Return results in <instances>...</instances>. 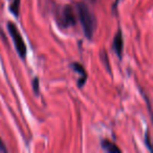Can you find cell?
<instances>
[{
    "label": "cell",
    "mask_w": 153,
    "mask_h": 153,
    "mask_svg": "<svg viewBox=\"0 0 153 153\" xmlns=\"http://www.w3.org/2000/svg\"><path fill=\"white\" fill-rule=\"evenodd\" d=\"M59 23L60 25L64 26V27H69V26L76 25V18L71 5H66V7H63L59 19Z\"/></svg>",
    "instance_id": "obj_3"
},
{
    "label": "cell",
    "mask_w": 153,
    "mask_h": 153,
    "mask_svg": "<svg viewBox=\"0 0 153 153\" xmlns=\"http://www.w3.org/2000/svg\"><path fill=\"white\" fill-rule=\"evenodd\" d=\"M0 151H1V152H7V149L5 148L4 144H3V142H2L1 138H0Z\"/></svg>",
    "instance_id": "obj_9"
},
{
    "label": "cell",
    "mask_w": 153,
    "mask_h": 153,
    "mask_svg": "<svg viewBox=\"0 0 153 153\" xmlns=\"http://www.w3.org/2000/svg\"><path fill=\"white\" fill-rule=\"evenodd\" d=\"M91 1H96V0H91Z\"/></svg>",
    "instance_id": "obj_10"
},
{
    "label": "cell",
    "mask_w": 153,
    "mask_h": 153,
    "mask_svg": "<svg viewBox=\"0 0 153 153\" xmlns=\"http://www.w3.org/2000/svg\"><path fill=\"white\" fill-rule=\"evenodd\" d=\"M76 12H78V17L81 22L82 28L87 39H92L94 34V30L97 28V19L94 14L90 11L87 4L83 2L76 3Z\"/></svg>",
    "instance_id": "obj_1"
},
{
    "label": "cell",
    "mask_w": 153,
    "mask_h": 153,
    "mask_svg": "<svg viewBox=\"0 0 153 153\" xmlns=\"http://www.w3.org/2000/svg\"><path fill=\"white\" fill-rule=\"evenodd\" d=\"M33 89H34L35 94L38 96V94H39V80H38V78H35L34 82H33Z\"/></svg>",
    "instance_id": "obj_8"
},
{
    "label": "cell",
    "mask_w": 153,
    "mask_h": 153,
    "mask_svg": "<svg viewBox=\"0 0 153 153\" xmlns=\"http://www.w3.org/2000/svg\"><path fill=\"white\" fill-rule=\"evenodd\" d=\"M102 148L108 153H121L122 150L117 146L115 144L111 143L108 140H102Z\"/></svg>",
    "instance_id": "obj_6"
},
{
    "label": "cell",
    "mask_w": 153,
    "mask_h": 153,
    "mask_svg": "<svg viewBox=\"0 0 153 153\" xmlns=\"http://www.w3.org/2000/svg\"><path fill=\"white\" fill-rule=\"evenodd\" d=\"M112 48H113V51H114L115 55H117L120 59H122V56H123V48H124V39H123V34H122L121 30H117L114 38H113Z\"/></svg>",
    "instance_id": "obj_4"
},
{
    "label": "cell",
    "mask_w": 153,
    "mask_h": 153,
    "mask_svg": "<svg viewBox=\"0 0 153 153\" xmlns=\"http://www.w3.org/2000/svg\"><path fill=\"white\" fill-rule=\"evenodd\" d=\"M10 1V11L12 12L14 16L18 17L19 15V7H20V0H9Z\"/></svg>",
    "instance_id": "obj_7"
},
{
    "label": "cell",
    "mask_w": 153,
    "mask_h": 153,
    "mask_svg": "<svg viewBox=\"0 0 153 153\" xmlns=\"http://www.w3.org/2000/svg\"><path fill=\"white\" fill-rule=\"evenodd\" d=\"M152 148H153V146H152Z\"/></svg>",
    "instance_id": "obj_11"
},
{
    "label": "cell",
    "mask_w": 153,
    "mask_h": 153,
    "mask_svg": "<svg viewBox=\"0 0 153 153\" xmlns=\"http://www.w3.org/2000/svg\"><path fill=\"white\" fill-rule=\"evenodd\" d=\"M70 67H71L74 71L78 72V74H80V79H79V81H78V85H79V87L81 88L82 86L85 85V82H86V80H87V74H86L85 69H84L83 66H82L80 63H78V62L71 63L70 64Z\"/></svg>",
    "instance_id": "obj_5"
},
{
    "label": "cell",
    "mask_w": 153,
    "mask_h": 153,
    "mask_svg": "<svg viewBox=\"0 0 153 153\" xmlns=\"http://www.w3.org/2000/svg\"><path fill=\"white\" fill-rule=\"evenodd\" d=\"M7 30H9L10 35H11L12 39L14 41V44H15V48L17 51L18 55L21 59H25L26 57V46L24 40L22 38L21 34L18 30L17 26L13 23V22H9L7 23Z\"/></svg>",
    "instance_id": "obj_2"
}]
</instances>
